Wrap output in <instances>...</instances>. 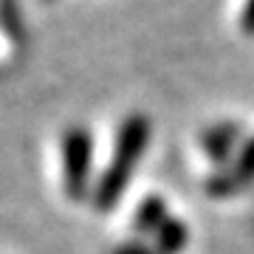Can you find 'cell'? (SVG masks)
Listing matches in <instances>:
<instances>
[{
  "instance_id": "1",
  "label": "cell",
  "mask_w": 254,
  "mask_h": 254,
  "mask_svg": "<svg viewBox=\"0 0 254 254\" xmlns=\"http://www.w3.org/2000/svg\"><path fill=\"white\" fill-rule=\"evenodd\" d=\"M150 133L153 125L144 113H130V116L119 125L116 130V144H113V155H110L105 173L99 175V181L93 187V206L99 212H110L119 206V200L125 195L130 175L138 167L141 155H144L147 144H150Z\"/></svg>"
},
{
  "instance_id": "2",
  "label": "cell",
  "mask_w": 254,
  "mask_h": 254,
  "mask_svg": "<svg viewBox=\"0 0 254 254\" xmlns=\"http://www.w3.org/2000/svg\"><path fill=\"white\" fill-rule=\"evenodd\" d=\"M63 155V190L68 200H85L91 195L93 170V136L85 125H71L60 138Z\"/></svg>"
},
{
  "instance_id": "3",
  "label": "cell",
  "mask_w": 254,
  "mask_h": 254,
  "mask_svg": "<svg viewBox=\"0 0 254 254\" xmlns=\"http://www.w3.org/2000/svg\"><path fill=\"white\" fill-rule=\"evenodd\" d=\"M200 150L206 155L209 161L215 164V167H226V161L232 158L235 150H240V125L237 122H218V125L206 127L203 133H200Z\"/></svg>"
},
{
  "instance_id": "4",
  "label": "cell",
  "mask_w": 254,
  "mask_h": 254,
  "mask_svg": "<svg viewBox=\"0 0 254 254\" xmlns=\"http://www.w3.org/2000/svg\"><path fill=\"white\" fill-rule=\"evenodd\" d=\"M167 218H170V212H167V200H164V195H147V198L136 206V212H133L130 229H133L138 237L155 235Z\"/></svg>"
},
{
  "instance_id": "5",
  "label": "cell",
  "mask_w": 254,
  "mask_h": 254,
  "mask_svg": "<svg viewBox=\"0 0 254 254\" xmlns=\"http://www.w3.org/2000/svg\"><path fill=\"white\" fill-rule=\"evenodd\" d=\"M153 237H155L153 246L158 254H181L190 243V229L181 218H167Z\"/></svg>"
},
{
  "instance_id": "6",
  "label": "cell",
  "mask_w": 254,
  "mask_h": 254,
  "mask_svg": "<svg viewBox=\"0 0 254 254\" xmlns=\"http://www.w3.org/2000/svg\"><path fill=\"white\" fill-rule=\"evenodd\" d=\"M206 192L212 195V198H218V200H226L232 198L237 190H243L240 187V181L235 178V173H232V167H220V170H215V173L206 178Z\"/></svg>"
},
{
  "instance_id": "7",
  "label": "cell",
  "mask_w": 254,
  "mask_h": 254,
  "mask_svg": "<svg viewBox=\"0 0 254 254\" xmlns=\"http://www.w3.org/2000/svg\"><path fill=\"white\" fill-rule=\"evenodd\" d=\"M0 28L6 31L11 43H17V46L23 43L26 31H23V17H20L17 0H0Z\"/></svg>"
},
{
  "instance_id": "8",
  "label": "cell",
  "mask_w": 254,
  "mask_h": 254,
  "mask_svg": "<svg viewBox=\"0 0 254 254\" xmlns=\"http://www.w3.org/2000/svg\"><path fill=\"white\" fill-rule=\"evenodd\" d=\"M232 173H235V178L240 181V187L254 181V136L246 138L243 144H240L235 161H232Z\"/></svg>"
},
{
  "instance_id": "9",
  "label": "cell",
  "mask_w": 254,
  "mask_h": 254,
  "mask_svg": "<svg viewBox=\"0 0 254 254\" xmlns=\"http://www.w3.org/2000/svg\"><path fill=\"white\" fill-rule=\"evenodd\" d=\"M110 254H158V252H155L153 243H144L141 237H136V240H125V243H119Z\"/></svg>"
},
{
  "instance_id": "10",
  "label": "cell",
  "mask_w": 254,
  "mask_h": 254,
  "mask_svg": "<svg viewBox=\"0 0 254 254\" xmlns=\"http://www.w3.org/2000/svg\"><path fill=\"white\" fill-rule=\"evenodd\" d=\"M240 28L246 34H254V0H246L243 14H240Z\"/></svg>"
},
{
  "instance_id": "11",
  "label": "cell",
  "mask_w": 254,
  "mask_h": 254,
  "mask_svg": "<svg viewBox=\"0 0 254 254\" xmlns=\"http://www.w3.org/2000/svg\"><path fill=\"white\" fill-rule=\"evenodd\" d=\"M46 3H51V0H46Z\"/></svg>"
}]
</instances>
